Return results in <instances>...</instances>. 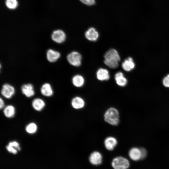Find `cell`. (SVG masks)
Here are the masks:
<instances>
[{"label": "cell", "instance_id": "6da1fadb", "mask_svg": "<svg viewBox=\"0 0 169 169\" xmlns=\"http://www.w3.org/2000/svg\"><path fill=\"white\" fill-rule=\"evenodd\" d=\"M104 58L105 64L111 69L117 68L120 60L118 52L114 49H110L106 52L104 55Z\"/></svg>", "mask_w": 169, "mask_h": 169}, {"label": "cell", "instance_id": "7a4b0ae2", "mask_svg": "<svg viewBox=\"0 0 169 169\" xmlns=\"http://www.w3.org/2000/svg\"><path fill=\"white\" fill-rule=\"evenodd\" d=\"M104 118L105 122L113 126H117L120 123L119 112L114 107H111L108 108L104 113Z\"/></svg>", "mask_w": 169, "mask_h": 169}, {"label": "cell", "instance_id": "3957f363", "mask_svg": "<svg viewBox=\"0 0 169 169\" xmlns=\"http://www.w3.org/2000/svg\"><path fill=\"white\" fill-rule=\"evenodd\" d=\"M111 165L114 169H127L130 166V162L125 157L117 156L113 159Z\"/></svg>", "mask_w": 169, "mask_h": 169}, {"label": "cell", "instance_id": "277c9868", "mask_svg": "<svg viewBox=\"0 0 169 169\" xmlns=\"http://www.w3.org/2000/svg\"><path fill=\"white\" fill-rule=\"evenodd\" d=\"M68 62L72 65L75 67L80 66L81 64L82 56L77 51H73L69 54L67 56Z\"/></svg>", "mask_w": 169, "mask_h": 169}, {"label": "cell", "instance_id": "5b68a950", "mask_svg": "<svg viewBox=\"0 0 169 169\" xmlns=\"http://www.w3.org/2000/svg\"><path fill=\"white\" fill-rule=\"evenodd\" d=\"M15 93L14 87L8 84H3L1 90V94L3 96L8 99L11 98Z\"/></svg>", "mask_w": 169, "mask_h": 169}, {"label": "cell", "instance_id": "8992f818", "mask_svg": "<svg viewBox=\"0 0 169 169\" xmlns=\"http://www.w3.org/2000/svg\"><path fill=\"white\" fill-rule=\"evenodd\" d=\"M51 38L54 42L60 44L65 41L66 36L65 33L63 30L58 29L53 32L51 34Z\"/></svg>", "mask_w": 169, "mask_h": 169}, {"label": "cell", "instance_id": "52a82bcc", "mask_svg": "<svg viewBox=\"0 0 169 169\" xmlns=\"http://www.w3.org/2000/svg\"><path fill=\"white\" fill-rule=\"evenodd\" d=\"M118 144L117 139L113 136L106 137L104 141V145L105 148L109 151L114 150Z\"/></svg>", "mask_w": 169, "mask_h": 169}, {"label": "cell", "instance_id": "ba28073f", "mask_svg": "<svg viewBox=\"0 0 169 169\" xmlns=\"http://www.w3.org/2000/svg\"><path fill=\"white\" fill-rule=\"evenodd\" d=\"M102 160V156L101 154L97 151L92 152L89 157V160L90 163L94 165H98L101 164Z\"/></svg>", "mask_w": 169, "mask_h": 169}, {"label": "cell", "instance_id": "9c48e42d", "mask_svg": "<svg viewBox=\"0 0 169 169\" xmlns=\"http://www.w3.org/2000/svg\"><path fill=\"white\" fill-rule=\"evenodd\" d=\"M72 107L75 110H80L84 107L85 101L81 97L76 96L74 97L71 101Z\"/></svg>", "mask_w": 169, "mask_h": 169}, {"label": "cell", "instance_id": "30bf717a", "mask_svg": "<svg viewBox=\"0 0 169 169\" xmlns=\"http://www.w3.org/2000/svg\"><path fill=\"white\" fill-rule=\"evenodd\" d=\"M22 93L27 97H31L35 94L34 87L31 84H23L21 87Z\"/></svg>", "mask_w": 169, "mask_h": 169}, {"label": "cell", "instance_id": "8fae6325", "mask_svg": "<svg viewBox=\"0 0 169 169\" xmlns=\"http://www.w3.org/2000/svg\"><path fill=\"white\" fill-rule=\"evenodd\" d=\"M85 36L88 40L91 41H95L99 38V34L95 28L91 27L85 32Z\"/></svg>", "mask_w": 169, "mask_h": 169}, {"label": "cell", "instance_id": "7c38bea8", "mask_svg": "<svg viewBox=\"0 0 169 169\" xmlns=\"http://www.w3.org/2000/svg\"><path fill=\"white\" fill-rule=\"evenodd\" d=\"M128 155L130 158L134 161L141 159V151L140 148L133 147L129 150Z\"/></svg>", "mask_w": 169, "mask_h": 169}, {"label": "cell", "instance_id": "4fadbf2b", "mask_svg": "<svg viewBox=\"0 0 169 169\" xmlns=\"http://www.w3.org/2000/svg\"><path fill=\"white\" fill-rule=\"evenodd\" d=\"M121 66L124 70L129 72L135 68V64L133 59L131 57H128L123 61Z\"/></svg>", "mask_w": 169, "mask_h": 169}, {"label": "cell", "instance_id": "5bb4252c", "mask_svg": "<svg viewBox=\"0 0 169 169\" xmlns=\"http://www.w3.org/2000/svg\"><path fill=\"white\" fill-rule=\"evenodd\" d=\"M60 53L53 49H48L46 52V58L51 63L55 62L60 58Z\"/></svg>", "mask_w": 169, "mask_h": 169}, {"label": "cell", "instance_id": "9a60e30c", "mask_svg": "<svg viewBox=\"0 0 169 169\" xmlns=\"http://www.w3.org/2000/svg\"><path fill=\"white\" fill-rule=\"evenodd\" d=\"M115 79L116 84L120 87H124L127 84V80L121 72H118L115 74Z\"/></svg>", "mask_w": 169, "mask_h": 169}, {"label": "cell", "instance_id": "2e32d148", "mask_svg": "<svg viewBox=\"0 0 169 169\" xmlns=\"http://www.w3.org/2000/svg\"><path fill=\"white\" fill-rule=\"evenodd\" d=\"M97 79L100 81L108 80L110 78V76L108 71L105 69L100 68L99 69L96 73Z\"/></svg>", "mask_w": 169, "mask_h": 169}, {"label": "cell", "instance_id": "e0dca14e", "mask_svg": "<svg viewBox=\"0 0 169 169\" xmlns=\"http://www.w3.org/2000/svg\"><path fill=\"white\" fill-rule=\"evenodd\" d=\"M33 108L36 110L40 111L45 107V103L44 100L40 98L33 99L32 102Z\"/></svg>", "mask_w": 169, "mask_h": 169}, {"label": "cell", "instance_id": "ac0fdd59", "mask_svg": "<svg viewBox=\"0 0 169 169\" xmlns=\"http://www.w3.org/2000/svg\"><path fill=\"white\" fill-rule=\"evenodd\" d=\"M40 91L42 94L46 97L52 96L54 92L51 85L48 83L43 84L41 87Z\"/></svg>", "mask_w": 169, "mask_h": 169}, {"label": "cell", "instance_id": "d6986e66", "mask_svg": "<svg viewBox=\"0 0 169 169\" xmlns=\"http://www.w3.org/2000/svg\"><path fill=\"white\" fill-rule=\"evenodd\" d=\"M72 83L75 87L80 88L84 85V79L82 75L77 74L73 77Z\"/></svg>", "mask_w": 169, "mask_h": 169}, {"label": "cell", "instance_id": "ffe728a7", "mask_svg": "<svg viewBox=\"0 0 169 169\" xmlns=\"http://www.w3.org/2000/svg\"><path fill=\"white\" fill-rule=\"evenodd\" d=\"M4 115L7 118H11L13 117L15 114V109L14 107L12 105H9L6 106L3 110Z\"/></svg>", "mask_w": 169, "mask_h": 169}, {"label": "cell", "instance_id": "44dd1931", "mask_svg": "<svg viewBox=\"0 0 169 169\" xmlns=\"http://www.w3.org/2000/svg\"><path fill=\"white\" fill-rule=\"evenodd\" d=\"M38 127L34 123L31 122L28 124L26 127V131L29 134H33L36 132Z\"/></svg>", "mask_w": 169, "mask_h": 169}, {"label": "cell", "instance_id": "7402d4cb", "mask_svg": "<svg viewBox=\"0 0 169 169\" xmlns=\"http://www.w3.org/2000/svg\"><path fill=\"white\" fill-rule=\"evenodd\" d=\"M5 4L7 7L10 9H14L18 6L17 0H6Z\"/></svg>", "mask_w": 169, "mask_h": 169}, {"label": "cell", "instance_id": "603a6c76", "mask_svg": "<svg viewBox=\"0 0 169 169\" xmlns=\"http://www.w3.org/2000/svg\"><path fill=\"white\" fill-rule=\"evenodd\" d=\"M8 145L14 147L18 150H20V147L19 143L16 141H11L8 143Z\"/></svg>", "mask_w": 169, "mask_h": 169}, {"label": "cell", "instance_id": "cb8c5ba5", "mask_svg": "<svg viewBox=\"0 0 169 169\" xmlns=\"http://www.w3.org/2000/svg\"><path fill=\"white\" fill-rule=\"evenodd\" d=\"M163 85L167 88H169V74L165 76L162 79Z\"/></svg>", "mask_w": 169, "mask_h": 169}, {"label": "cell", "instance_id": "d4e9b609", "mask_svg": "<svg viewBox=\"0 0 169 169\" xmlns=\"http://www.w3.org/2000/svg\"><path fill=\"white\" fill-rule=\"evenodd\" d=\"M6 148L8 151L13 154H16L18 152L17 149L8 145L6 146Z\"/></svg>", "mask_w": 169, "mask_h": 169}, {"label": "cell", "instance_id": "484cf974", "mask_svg": "<svg viewBox=\"0 0 169 169\" xmlns=\"http://www.w3.org/2000/svg\"><path fill=\"white\" fill-rule=\"evenodd\" d=\"M83 3L87 5H92L95 3V0H79Z\"/></svg>", "mask_w": 169, "mask_h": 169}, {"label": "cell", "instance_id": "4316f807", "mask_svg": "<svg viewBox=\"0 0 169 169\" xmlns=\"http://www.w3.org/2000/svg\"><path fill=\"white\" fill-rule=\"evenodd\" d=\"M141 151V159H144L147 155V151L143 147L140 148Z\"/></svg>", "mask_w": 169, "mask_h": 169}, {"label": "cell", "instance_id": "83f0119b", "mask_svg": "<svg viewBox=\"0 0 169 169\" xmlns=\"http://www.w3.org/2000/svg\"><path fill=\"white\" fill-rule=\"evenodd\" d=\"M0 108L1 109L3 108L4 106V101L1 98H0Z\"/></svg>", "mask_w": 169, "mask_h": 169}]
</instances>
